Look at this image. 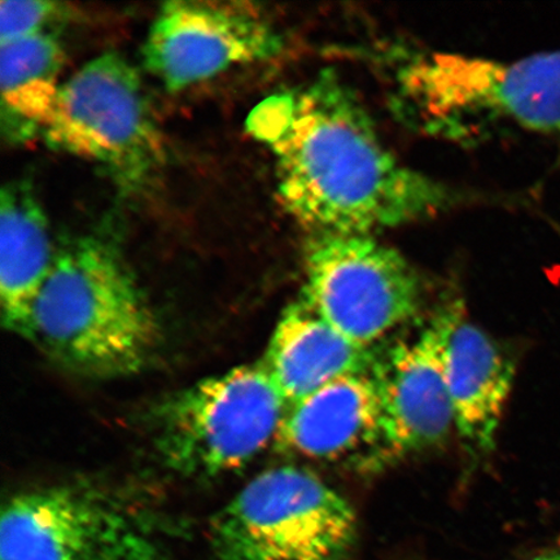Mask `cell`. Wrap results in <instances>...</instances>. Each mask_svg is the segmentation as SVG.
<instances>
[{
  "mask_svg": "<svg viewBox=\"0 0 560 560\" xmlns=\"http://www.w3.org/2000/svg\"><path fill=\"white\" fill-rule=\"evenodd\" d=\"M248 128L275 153L280 201L311 234L374 235L450 205L444 186L387 149L334 69L258 104Z\"/></svg>",
  "mask_w": 560,
  "mask_h": 560,
  "instance_id": "6da1fadb",
  "label": "cell"
},
{
  "mask_svg": "<svg viewBox=\"0 0 560 560\" xmlns=\"http://www.w3.org/2000/svg\"><path fill=\"white\" fill-rule=\"evenodd\" d=\"M159 324L118 250L95 236L56 254L33 311V340L88 376L136 374L151 360Z\"/></svg>",
  "mask_w": 560,
  "mask_h": 560,
  "instance_id": "7a4b0ae2",
  "label": "cell"
},
{
  "mask_svg": "<svg viewBox=\"0 0 560 560\" xmlns=\"http://www.w3.org/2000/svg\"><path fill=\"white\" fill-rule=\"evenodd\" d=\"M392 107L425 136L478 142L500 126L560 136V51L517 61L415 52L398 60Z\"/></svg>",
  "mask_w": 560,
  "mask_h": 560,
  "instance_id": "3957f363",
  "label": "cell"
},
{
  "mask_svg": "<svg viewBox=\"0 0 560 560\" xmlns=\"http://www.w3.org/2000/svg\"><path fill=\"white\" fill-rule=\"evenodd\" d=\"M357 536L353 506L296 466L257 475L210 524L220 560H346Z\"/></svg>",
  "mask_w": 560,
  "mask_h": 560,
  "instance_id": "277c9868",
  "label": "cell"
},
{
  "mask_svg": "<svg viewBox=\"0 0 560 560\" xmlns=\"http://www.w3.org/2000/svg\"><path fill=\"white\" fill-rule=\"evenodd\" d=\"M287 409L262 362L235 368L161 405L156 451L167 468L188 478L233 471L277 440Z\"/></svg>",
  "mask_w": 560,
  "mask_h": 560,
  "instance_id": "5b68a950",
  "label": "cell"
},
{
  "mask_svg": "<svg viewBox=\"0 0 560 560\" xmlns=\"http://www.w3.org/2000/svg\"><path fill=\"white\" fill-rule=\"evenodd\" d=\"M44 135L54 147L102 165L124 190L144 187L165 161L142 79L114 52L62 83Z\"/></svg>",
  "mask_w": 560,
  "mask_h": 560,
  "instance_id": "8992f818",
  "label": "cell"
},
{
  "mask_svg": "<svg viewBox=\"0 0 560 560\" xmlns=\"http://www.w3.org/2000/svg\"><path fill=\"white\" fill-rule=\"evenodd\" d=\"M301 300L363 347H374L422 306L423 283L395 248L370 234L313 233Z\"/></svg>",
  "mask_w": 560,
  "mask_h": 560,
  "instance_id": "52a82bcc",
  "label": "cell"
},
{
  "mask_svg": "<svg viewBox=\"0 0 560 560\" xmlns=\"http://www.w3.org/2000/svg\"><path fill=\"white\" fill-rule=\"evenodd\" d=\"M149 522L95 488L26 490L0 517V560H153Z\"/></svg>",
  "mask_w": 560,
  "mask_h": 560,
  "instance_id": "ba28073f",
  "label": "cell"
},
{
  "mask_svg": "<svg viewBox=\"0 0 560 560\" xmlns=\"http://www.w3.org/2000/svg\"><path fill=\"white\" fill-rule=\"evenodd\" d=\"M284 37L254 4L171 2L147 35L145 68L170 91H182L226 70L277 58Z\"/></svg>",
  "mask_w": 560,
  "mask_h": 560,
  "instance_id": "9c48e42d",
  "label": "cell"
},
{
  "mask_svg": "<svg viewBox=\"0 0 560 560\" xmlns=\"http://www.w3.org/2000/svg\"><path fill=\"white\" fill-rule=\"evenodd\" d=\"M460 318L457 304L445 306L416 338L376 354L370 376L380 398L385 458L424 450L451 432L445 352Z\"/></svg>",
  "mask_w": 560,
  "mask_h": 560,
  "instance_id": "30bf717a",
  "label": "cell"
},
{
  "mask_svg": "<svg viewBox=\"0 0 560 560\" xmlns=\"http://www.w3.org/2000/svg\"><path fill=\"white\" fill-rule=\"evenodd\" d=\"M277 443L324 464L387 459L380 398L370 373L341 376L289 406Z\"/></svg>",
  "mask_w": 560,
  "mask_h": 560,
  "instance_id": "8fae6325",
  "label": "cell"
},
{
  "mask_svg": "<svg viewBox=\"0 0 560 560\" xmlns=\"http://www.w3.org/2000/svg\"><path fill=\"white\" fill-rule=\"evenodd\" d=\"M376 354L299 299L280 317L262 365L291 406L341 376L370 373Z\"/></svg>",
  "mask_w": 560,
  "mask_h": 560,
  "instance_id": "7c38bea8",
  "label": "cell"
},
{
  "mask_svg": "<svg viewBox=\"0 0 560 560\" xmlns=\"http://www.w3.org/2000/svg\"><path fill=\"white\" fill-rule=\"evenodd\" d=\"M47 217L31 186L5 185L0 198V306L11 332L33 340V311L51 275Z\"/></svg>",
  "mask_w": 560,
  "mask_h": 560,
  "instance_id": "4fadbf2b",
  "label": "cell"
},
{
  "mask_svg": "<svg viewBox=\"0 0 560 560\" xmlns=\"http://www.w3.org/2000/svg\"><path fill=\"white\" fill-rule=\"evenodd\" d=\"M445 375L459 435L478 452L493 450L513 363L485 331L460 318L447 342Z\"/></svg>",
  "mask_w": 560,
  "mask_h": 560,
  "instance_id": "5bb4252c",
  "label": "cell"
},
{
  "mask_svg": "<svg viewBox=\"0 0 560 560\" xmlns=\"http://www.w3.org/2000/svg\"><path fill=\"white\" fill-rule=\"evenodd\" d=\"M65 51L50 32L0 45L3 117L12 135L44 132L62 83Z\"/></svg>",
  "mask_w": 560,
  "mask_h": 560,
  "instance_id": "9a60e30c",
  "label": "cell"
},
{
  "mask_svg": "<svg viewBox=\"0 0 560 560\" xmlns=\"http://www.w3.org/2000/svg\"><path fill=\"white\" fill-rule=\"evenodd\" d=\"M65 4L11 0L0 3V45L48 33L47 27L68 15Z\"/></svg>",
  "mask_w": 560,
  "mask_h": 560,
  "instance_id": "2e32d148",
  "label": "cell"
},
{
  "mask_svg": "<svg viewBox=\"0 0 560 560\" xmlns=\"http://www.w3.org/2000/svg\"><path fill=\"white\" fill-rule=\"evenodd\" d=\"M528 560H560V546H557V548H552L550 550H546L541 552V555H538Z\"/></svg>",
  "mask_w": 560,
  "mask_h": 560,
  "instance_id": "e0dca14e",
  "label": "cell"
}]
</instances>
